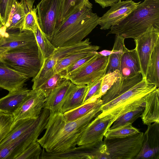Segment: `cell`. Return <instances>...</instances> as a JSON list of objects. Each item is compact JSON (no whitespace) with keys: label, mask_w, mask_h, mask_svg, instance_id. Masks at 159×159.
<instances>
[{"label":"cell","mask_w":159,"mask_h":159,"mask_svg":"<svg viewBox=\"0 0 159 159\" xmlns=\"http://www.w3.org/2000/svg\"><path fill=\"white\" fill-rule=\"evenodd\" d=\"M46 97L39 89L30 90L24 102L12 115L14 123L23 119H36L44 108Z\"/></svg>","instance_id":"obj_13"},{"label":"cell","mask_w":159,"mask_h":159,"mask_svg":"<svg viewBox=\"0 0 159 159\" xmlns=\"http://www.w3.org/2000/svg\"><path fill=\"white\" fill-rule=\"evenodd\" d=\"M98 53L103 56H108L111 53V50H104L98 52Z\"/></svg>","instance_id":"obj_45"},{"label":"cell","mask_w":159,"mask_h":159,"mask_svg":"<svg viewBox=\"0 0 159 159\" xmlns=\"http://www.w3.org/2000/svg\"><path fill=\"white\" fill-rule=\"evenodd\" d=\"M37 8L34 6L26 14L23 31L27 30L34 32L37 28Z\"/></svg>","instance_id":"obj_40"},{"label":"cell","mask_w":159,"mask_h":159,"mask_svg":"<svg viewBox=\"0 0 159 159\" xmlns=\"http://www.w3.org/2000/svg\"><path fill=\"white\" fill-rule=\"evenodd\" d=\"M13 123L12 115L0 112V143L10 131Z\"/></svg>","instance_id":"obj_39"},{"label":"cell","mask_w":159,"mask_h":159,"mask_svg":"<svg viewBox=\"0 0 159 159\" xmlns=\"http://www.w3.org/2000/svg\"><path fill=\"white\" fill-rule=\"evenodd\" d=\"M36 119H23L13 123L11 128L0 143V148L17 139L27 131L33 124Z\"/></svg>","instance_id":"obj_27"},{"label":"cell","mask_w":159,"mask_h":159,"mask_svg":"<svg viewBox=\"0 0 159 159\" xmlns=\"http://www.w3.org/2000/svg\"><path fill=\"white\" fill-rule=\"evenodd\" d=\"M102 104L72 121H66L60 111L50 112L44 134L37 141L49 152H61L74 148L89 123L101 112Z\"/></svg>","instance_id":"obj_1"},{"label":"cell","mask_w":159,"mask_h":159,"mask_svg":"<svg viewBox=\"0 0 159 159\" xmlns=\"http://www.w3.org/2000/svg\"><path fill=\"white\" fill-rule=\"evenodd\" d=\"M143 132L123 138H107L103 141L110 159H133L142 146Z\"/></svg>","instance_id":"obj_7"},{"label":"cell","mask_w":159,"mask_h":159,"mask_svg":"<svg viewBox=\"0 0 159 159\" xmlns=\"http://www.w3.org/2000/svg\"><path fill=\"white\" fill-rule=\"evenodd\" d=\"M65 75V70L54 74L40 86L38 89H39L42 92L46 97H47L51 91L64 78Z\"/></svg>","instance_id":"obj_35"},{"label":"cell","mask_w":159,"mask_h":159,"mask_svg":"<svg viewBox=\"0 0 159 159\" xmlns=\"http://www.w3.org/2000/svg\"><path fill=\"white\" fill-rule=\"evenodd\" d=\"M158 123L148 125L144 134L142 148L134 159L159 158V126Z\"/></svg>","instance_id":"obj_16"},{"label":"cell","mask_w":159,"mask_h":159,"mask_svg":"<svg viewBox=\"0 0 159 159\" xmlns=\"http://www.w3.org/2000/svg\"><path fill=\"white\" fill-rule=\"evenodd\" d=\"M141 2H135L133 0H120L111 5L110 9L100 17L98 25L100 29L108 30L117 25L125 19Z\"/></svg>","instance_id":"obj_14"},{"label":"cell","mask_w":159,"mask_h":159,"mask_svg":"<svg viewBox=\"0 0 159 159\" xmlns=\"http://www.w3.org/2000/svg\"><path fill=\"white\" fill-rule=\"evenodd\" d=\"M93 7L85 5L57 26L50 41L55 47L78 43L98 25L100 17L93 12Z\"/></svg>","instance_id":"obj_3"},{"label":"cell","mask_w":159,"mask_h":159,"mask_svg":"<svg viewBox=\"0 0 159 159\" xmlns=\"http://www.w3.org/2000/svg\"><path fill=\"white\" fill-rule=\"evenodd\" d=\"M159 41V30L153 26L134 40L135 49L141 67V73L146 77L147 67L151 55L157 42Z\"/></svg>","instance_id":"obj_12"},{"label":"cell","mask_w":159,"mask_h":159,"mask_svg":"<svg viewBox=\"0 0 159 159\" xmlns=\"http://www.w3.org/2000/svg\"><path fill=\"white\" fill-rule=\"evenodd\" d=\"M50 113L43 108L32 126L25 132L12 142L0 148V159H15L32 143L37 141L45 129Z\"/></svg>","instance_id":"obj_6"},{"label":"cell","mask_w":159,"mask_h":159,"mask_svg":"<svg viewBox=\"0 0 159 159\" xmlns=\"http://www.w3.org/2000/svg\"><path fill=\"white\" fill-rule=\"evenodd\" d=\"M0 1H1V0H0Z\"/></svg>","instance_id":"obj_48"},{"label":"cell","mask_w":159,"mask_h":159,"mask_svg":"<svg viewBox=\"0 0 159 159\" xmlns=\"http://www.w3.org/2000/svg\"><path fill=\"white\" fill-rule=\"evenodd\" d=\"M99 48L100 47L98 46L90 45L82 50L58 61L54 67V74L65 70L80 59L92 52L97 51Z\"/></svg>","instance_id":"obj_26"},{"label":"cell","mask_w":159,"mask_h":159,"mask_svg":"<svg viewBox=\"0 0 159 159\" xmlns=\"http://www.w3.org/2000/svg\"><path fill=\"white\" fill-rule=\"evenodd\" d=\"M108 56H103L98 52L81 68L65 78L77 85L88 84L105 74Z\"/></svg>","instance_id":"obj_9"},{"label":"cell","mask_w":159,"mask_h":159,"mask_svg":"<svg viewBox=\"0 0 159 159\" xmlns=\"http://www.w3.org/2000/svg\"><path fill=\"white\" fill-rule=\"evenodd\" d=\"M121 78L120 71L116 70L105 74L102 78L98 98L103 95L118 80Z\"/></svg>","instance_id":"obj_36"},{"label":"cell","mask_w":159,"mask_h":159,"mask_svg":"<svg viewBox=\"0 0 159 159\" xmlns=\"http://www.w3.org/2000/svg\"><path fill=\"white\" fill-rule=\"evenodd\" d=\"M91 43L89 39L87 38L74 44L56 47L50 57L57 60V61L70 54L86 48L91 45Z\"/></svg>","instance_id":"obj_30"},{"label":"cell","mask_w":159,"mask_h":159,"mask_svg":"<svg viewBox=\"0 0 159 159\" xmlns=\"http://www.w3.org/2000/svg\"><path fill=\"white\" fill-rule=\"evenodd\" d=\"M24 1L26 3L29 10H30L33 7V5L35 0H20Z\"/></svg>","instance_id":"obj_44"},{"label":"cell","mask_w":159,"mask_h":159,"mask_svg":"<svg viewBox=\"0 0 159 159\" xmlns=\"http://www.w3.org/2000/svg\"><path fill=\"white\" fill-rule=\"evenodd\" d=\"M57 62V60L50 57L45 60L40 70L32 80L33 83V90L38 89L40 86L53 75L54 67Z\"/></svg>","instance_id":"obj_28"},{"label":"cell","mask_w":159,"mask_h":159,"mask_svg":"<svg viewBox=\"0 0 159 159\" xmlns=\"http://www.w3.org/2000/svg\"><path fill=\"white\" fill-rule=\"evenodd\" d=\"M42 150L37 141L33 142L15 159H39Z\"/></svg>","instance_id":"obj_37"},{"label":"cell","mask_w":159,"mask_h":159,"mask_svg":"<svg viewBox=\"0 0 159 159\" xmlns=\"http://www.w3.org/2000/svg\"><path fill=\"white\" fill-rule=\"evenodd\" d=\"M148 82L141 72L125 78H120L114 83L100 99L102 116L116 109H123L144 97L157 88Z\"/></svg>","instance_id":"obj_2"},{"label":"cell","mask_w":159,"mask_h":159,"mask_svg":"<svg viewBox=\"0 0 159 159\" xmlns=\"http://www.w3.org/2000/svg\"><path fill=\"white\" fill-rule=\"evenodd\" d=\"M0 60L28 79L37 75L44 62L37 43L21 49H9Z\"/></svg>","instance_id":"obj_5"},{"label":"cell","mask_w":159,"mask_h":159,"mask_svg":"<svg viewBox=\"0 0 159 159\" xmlns=\"http://www.w3.org/2000/svg\"><path fill=\"white\" fill-rule=\"evenodd\" d=\"M120 0H94L96 3L98 4L102 8L110 6Z\"/></svg>","instance_id":"obj_43"},{"label":"cell","mask_w":159,"mask_h":159,"mask_svg":"<svg viewBox=\"0 0 159 159\" xmlns=\"http://www.w3.org/2000/svg\"><path fill=\"white\" fill-rule=\"evenodd\" d=\"M17 2V0H1L0 18L4 26L7 23L12 8Z\"/></svg>","instance_id":"obj_41"},{"label":"cell","mask_w":159,"mask_h":159,"mask_svg":"<svg viewBox=\"0 0 159 159\" xmlns=\"http://www.w3.org/2000/svg\"><path fill=\"white\" fill-rule=\"evenodd\" d=\"M145 106L141 115L143 123L147 125L152 123H159V90L156 88L147 95Z\"/></svg>","instance_id":"obj_20"},{"label":"cell","mask_w":159,"mask_h":159,"mask_svg":"<svg viewBox=\"0 0 159 159\" xmlns=\"http://www.w3.org/2000/svg\"><path fill=\"white\" fill-rule=\"evenodd\" d=\"M29 11L24 1H17L12 8L7 23L5 26H3L5 31L8 32L19 29L20 31H22L25 18Z\"/></svg>","instance_id":"obj_22"},{"label":"cell","mask_w":159,"mask_h":159,"mask_svg":"<svg viewBox=\"0 0 159 159\" xmlns=\"http://www.w3.org/2000/svg\"><path fill=\"white\" fill-rule=\"evenodd\" d=\"M70 80L64 78L46 98L44 108L51 112L60 111L70 92L75 86Z\"/></svg>","instance_id":"obj_17"},{"label":"cell","mask_w":159,"mask_h":159,"mask_svg":"<svg viewBox=\"0 0 159 159\" xmlns=\"http://www.w3.org/2000/svg\"><path fill=\"white\" fill-rule=\"evenodd\" d=\"M132 124L128 123L115 128L109 129L105 133L104 136L107 138H123L140 132L139 130L133 127Z\"/></svg>","instance_id":"obj_34"},{"label":"cell","mask_w":159,"mask_h":159,"mask_svg":"<svg viewBox=\"0 0 159 159\" xmlns=\"http://www.w3.org/2000/svg\"><path fill=\"white\" fill-rule=\"evenodd\" d=\"M28 79L0 60V88L12 92L23 87Z\"/></svg>","instance_id":"obj_18"},{"label":"cell","mask_w":159,"mask_h":159,"mask_svg":"<svg viewBox=\"0 0 159 159\" xmlns=\"http://www.w3.org/2000/svg\"><path fill=\"white\" fill-rule=\"evenodd\" d=\"M88 89L87 85H75L63 105L61 112L63 113L83 104Z\"/></svg>","instance_id":"obj_25"},{"label":"cell","mask_w":159,"mask_h":159,"mask_svg":"<svg viewBox=\"0 0 159 159\" xmlns=\"http://www.w3.org/2000/svg\"><path fill=\"white\" fill-rule=\"evenodd\" d=\"M60 0H41L37 5L39 26L48 40H52L58 24Z\"/></svg>","instance_id":"obj_10"},{"label":"cell","mask_w":159,"mask_h":159,"mask_svg":"<svg viewBox=\"0 0 159 159\" xmlns=\"http://www.w3.org/2000/svg\"><path fill=\"white\" fill-rule=\"evenodd\" d=\"M30 90L24 86L0 99V112L12 115L25 101Z\"/></svg>","instance_id":"obj_19"},{"label":"cell","mask_w":159,"mask_h":159,"mask_svg":"<svg viewBox=\"0 0 159 159\" xmlns=\"http://www.w3.org/2000/svg\"><path fill=\"white\" fill-rule=\"evenodd\" d=\"M60 152L51 153L43 149L41 159H110L103 141L79 146Z\"/></svg>","instance_id":"obj_8"},{"label":"cell","mask_w":159,"mask_h":159,"mask_svg":"<svg viewBox=\"0 0 159 159\" xmlns=\"http://www.w3.org/2000/svg\"><path fill=\"white\" fill-rule=\"evenodd\" d=\"M38 46L42 55L44 61L53 53L56 47L51 43L41 30L38 20L37 27L33 32Z\"/></svg>","instance_id":"obj_32"},{"label":"cell","mask_w":159,"mask_h":159,"mask_svg":"<svg viewBox=\"0 0 159 159\" xmlns=\"http://www.w3.org/2000/svg\"><path fill=\"white\" fill-rule=\"evenodd\" d=\"M118 112L113 111L102 116L98 115L86 128L77 145L102 141L105 133L118 118L119 114Z\"/></svg>","instance_id":"obj_11"},{"label":"cell","mask_w":159,"mask_h":159,"mask_svg":"<svg viewBox=\"0 0 159 159\" xmlns=\"http://www.w3.org/2000/svg\"><path fill=\"white\" fill-rule=\"evenodd\" d=\"M98 53L97 51L92 52L87 56L80 59L68 66L65 70V75L64 78L72 74L81 68L94 57Z\"/></svg>","instance_id":"obj_42"},{"label":"cell","mask_w":159,"mask_h":159,"mask_svg":"<svg viewBox=\"0 0 159 159\" xmlns=\"http://www.w3.org/2000/svg\"><path fill=\"white\" fill-rule=\"evenodd\" d=\"M121 78H125L141 72L140 62L136 51L125 48L120 63Z\"/></svg>","instance_id":"obj_21"},{"label":"cell","mask_w":159,"mask_h":159,"mask_svg":"<svg viewBox=\"0 0 159 159\" xmlns=\"http://www.w3.org/2000/svg\"><path fill=\"white\" fill-rule=\"evenodd\" d=\"M151 26L159 30V0H144L117 25L111 26L107 35L115 34L135 40Z\"/></svg>","instance_id":"obj_4"},{"label":"cell","mask_w":159,"mask_h":159,"mask_svg":"<svg viewBox=\"0 0 159 159\" xmlns=\"http://www.w3.org/2000/svg\"><path fill=\"white\" fill-rule=\"evenodd\" d=\"M102 77H99L92 83L87 85L88 89L84 100V104L94 101L99 98L98 95Z\"/></svg>","instance_id":"obj_38"},{"label":"cell","mask_w":159,"mask_h":159,"mask_svg":"<svg viewBox=\"0 0 159 159\" xmlns=\"http://www.w3.org/2000/svg\"><path fill=\"white\" fill-rule=\"evenodd\" d=\"M159 41L152 52L148 64L146 78L149 82L159 86Z\"/></svg>","instance_id":"obj_29"},{"label":"cell","mask_w":159,"mask_h":159,"mask_svg":"<svg viewBox=\"0 0 159 159\" xmlns=\"http://www.w3.org/2000/svg\"><path fill=\"white\" fill-rule=\"evenodd\" d=\"M145 102L142 105L134 108L124 113L115 120L110 129H113L127 123L132 124L140 116L143 111Z\"/></svg>","instance_id":"obj_33"},{"label":"cell","mask_w":159,"mask_h":159,"mask_svg":"<svg viewBox=\"0 0 159 159\" xmlns=\"http://www.w3.org/2000/svg\"><path fill=\"white\" fill-rule=\"evenodd\" d=\"M102 103V100L100 98L88 102L75 109L64 113V117L67 121L76 120L84 116Z\"/></svg>","instance_id":"obj_31"},{"label":"cell","mask_w":159,"mask_h":159,"mask_svg":"<svg viewBox=\"0 0 159 159\" xmlns=\"http://www.w3.org/2000/svg\"><path fill=\"white\" fill-rule=\"evenodd\" d=\"M3 26V24L2 23V21L1 20V18H0V30L1 28Z\"/></svg>","instance_id":"obj_47"},{"label":"cell","mask_w":159,"mask_h":159,"mask_svg":"<svg viewBox=\"0 0 159 159\" xmlns=\"http://www.w3.org/2000/svg\"><path fill=\"white\" fill-rule=\"evenodd\" d=\"M34 33L24 30L9 33L3 28L0 30V46L8 49H19L25 48L37 43Z\"/></svg>","instance_id":"obj_15"},{"label":"cell","mask_w":159,"mask_h":159,"mask_svg":"<svg viewBox=\"0 0 159 159\" xmlns=\"http://www.w3.org/2000/svg\"><path fill=\"white\" fill-rule=\"evenodd\" d=\"M9 49L0 46V59L1 57Z\"/></svg>","instance_id":"obj_46"},{"label":"cell","mask_w":159,"mask_h":159,"mask_svg":"<svg viewBox=\"0 0 159 159\" xmlns=\"http://www.w3.org/2000/svg\"><path fill=\"white\" fill-rule=\"evenodd\" d=\"M116 35L111 53L108 56L105 74L116 70L120 71L121 58L126 47L124 43L125 39L120 36Z\"/></svg>","instance_id":"obj_23"},{"label":"cell","mask_w":159,"mask_h":159,"mask_svg":"<svg viewBox=\"0 0 159 159\" xmlns=\"http://www.w3.org/2000/svg\"><path fill=\"white\" fill-rule=\"evenodd\" d=\"M85 5L93 7L89 0H60L57 25L69 16L81 10Z\"/></svg>","instance_id":"obj_24"}]
</instances>
